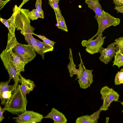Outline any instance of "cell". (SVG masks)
<instances>
[{
  "instance_id": "7c38bea8",
  "label": "cell",
  "mask_w": 123,
  "mask_h": 123,
  "mask_svg": "<svg viewBox=\"0 0 123 123\" xmlns=\"http://www.w3.org/2000/svg\"><path fill=\"white\" fill-rule=\"evenodd\" d=\"M19 75L21 80L20 88L24 96L26 97L27 94H29L33 90L35 85L33 81L24 78L21 74L20 72L19 73Z\"/></svg>"
},
{
  "instance_id": "6da1fadb",
  "label": "cell",
  "mask_w": 123,
  "mask_h": 123,
  "mask_svg": "<svg viewBox=\"0 0 123 123\" xmlns=\"http://www.w3.org/2000/svg\"><path fill=\"white\" fill-rule=\"evenodd\" d=\"M29 12L28 9H19L15 19L16 28L17 30H21L20 33L24 36L28 44L31 45L35 51L44 59L45 53L37 46L36 39L32 35L35 28L30 24V20L28 16Z\"/></svg>"
},
{
  "instance_id": "603a6c76",
  "label": "cell",
  "mask_w": 123,
  "mask_h": 123,
  "mask_svg": "<svg viewBox=\"0 0 123 123\" xmlns=\"http://www.w3.org/2000/svg\"><path fill=\"white\" fill-rule=\"evenodd\" d=\"M28 16V18L32 20H36L39 18L43 19L41 15L36 9H33L30 12Z\"/></svg>"
},
{
  "instance_id": "f546056e",
  "label": "cell",
  "mask_w": 123,
  "mask_h": 123,
  "mask_svg": "<svg viewBox=\"0 0 123 123\" xmlns=\"http://www.w3.org/2000/svg\"><path fill=\"white\" fill-rule=\"evenodd\" d=\"M115 6L119 7L123 5V0H113Z\"/></svg>"
},
{
  "instance_id": "8992f818",
  "label": "cell",
  "mask_w": 123,
  "mask_h": 123,
  "mask_svg": "<svg viewBox=\"0 0 123 123\" xmlns=\"http://www.w3.org/2000/svg\"><path fill=\"white\" fill-rule=\"evenodd\" d=\"M100 93L101 99L103 101L102 110L106 111L108 109L111 103L113 101H118L119 95L112 88H110L107 86L103 87L101 89Z\"/></svg>"
},
{
  "instance_id": "7402d4cb",
  "label": "cell",
  "mask_w": 123,
  "mask_h": 123,
  "mask_svg": "<svg viewBox=\"0 0 123 123\" xmlns=\"http://www.w3.org/2000/svg\"><path fill=\"white\" fill-rule=\"evenodd\" d=\"M93 70H89L86 69L84 64L83 65V74L88 80L90 85L93 83V75L92 72Z\"/></svg>"
},
{
  "instance_id": "ffe728a7",
  "label": "cell",
  "mask_w": 123,
  "mask_h": 123,
  "mask_svg": "<svg viewBox=\"0 0 123 123\" xmlns=\"http://www.w3.org/2000/svg\"><path fill=\"white\" fill-rule=\"evenodd\" d=\"M114 60L113 62V66L116 65L119 68L123 66V54L119 50H117L114 56Z\"/></svg>"
},
{
  "instance_id": "52a82bcc",
  "label": "cell",
  "mask_w": 123,
  "mask_h": 123,
  "mask_svg": "<svg viewBox=\"0 0 123 123\" xmlns=\"http://www.w3.org/2000/svg\"><path fill=\"white\" fill-rule=\"evenodd\" d=\"M42 114L32 111H26L24 113L13 117L17 123H36L41 122L43 118Z\"/></svg>"
},
{
  "instance_id": "836d02e7",
  "label": "cell",
  "mask_w": 123,
  "mask_h": 123,
  "mask_svg": "<svg viewBox=\"0 0 123 123\" xmlns=\"http://www.w3.org/2000/svg\"><path fill=\"white\" fill-rule=\"evenodd\" d=\"M29 0H23L22 2L21 3V4L18 7L20 8H21V7L25 3L27 2Z\"/></svg>"
},
{
  "instance_id": "ac0fdd59",
  "label": "cell",
  "mask_w": 123,
  "mask_h": 123,
  "mask_svg": "<svg viewBox=\"0 0 123 123\" xmlns=\"http://www.w3.org/2000/svg\"><path fill=\"white\" fill-rule=\"evenodd\" d=\"M55 15L58 28L66 32H68L67 25L63 16L61 12L54 10Z\"/></svg>"
},
{
  "instance_id": "7a4b0ae2",
  "label": "cell",
  "mask_w": 123,
  "mask_h": 123,
  "mask_svg": "<svg viewBox=\"0 0 123 123\" xmlns=\"http://www.w3.org/2000/svg\"><path fill=\"white\" fill-rule=\"evenodd\" d=\"M27 103L19 84L10 99L6 111L13 115L21 114L26 111Z\"/></svg>"
},
{
  "instance_id": "9c48e42d",
  "label": "cell",
  "mask_w": 123,
  "mask_h": 123,
  "mask_svg": "<svg viewBox=\"0 0 123 123\" xmlns=\"http://www.w3.org/2000/svg\"><path fill=\"white\" fill-rule=\"evenodd\" d=\"M11 80L9 78L8 81L0 82V98L1 104L2 105H6L7 100L11 98L18 87L14 84L9 85Z\"/></svg>"
},
{
  "instance_id": "5b68a950",
  "label": "cell",
  "mask_w": 123,
  "mask_h": 123,
  "mask_svg": "<svg viewBox=\"0 0 123 123\" xmlns=\"http://www.w3.org/2000/svg\"><path fill=\"white\" fill-rule=\"evenodd\" d=\"M14 53L26 64L32 60L36 55V53L30 45L20 43L12 49Z\"/></svg>"
},
{
  "instance_id": "5bb4252c",
  "label": "cell",
  "mask_w": 123,
  "mask_h": 123,
  "mask_svg": "<svg viewBox=\"0 0 123 123\" xmlns=\"http://www.w3.org/2000/svg\"><path fill=\"white\" fill-rule=\"evenodd\" d=\"M43 118H49L53 119L54 123H66L67 120L62 113L53 108L51 111Z\"/></svg>"
},
{
  "instance_id": "4dcf8cb0",
  "label": "cell",
  "mask_w": 123,
  "mask_h": 123,
  "mask_svg": "<svg viewBox=\"0 0 123 123\" xmlns=\"http://www.w3.org/2000/svg\"><path fill=\"white\" fill-rule=\"evenodd\" d=\"M0 22L6 27L8 29L9 27V24L8 20L1 18H0Z\"/></svg>"
},
{
  "instance_id": "4316f807",
  "label": "cell",
  "mask_w": 123,
  "mask_h": 123,
  "mask_svg": "<svg viewBox=\"0 0 123 123\" xmlns=\"http://www.w3.org/2000/svg\"><path fill=\"white\" fill-rule=\"evenodd\" d=\"M32 34L41 39L45 43L52 47H53L54 46L55 44L56 43V42H54V41L47 39L44 36L37 35L34 33H33Z\"/></svg>"
},
{
  "instance_id": "9a60e30c",
  "label": "cell",
  "mask_w": 123,
  "mask_h": 123,
  "mask_svg": "<svg viewBox=\"0 0 123 123\" xmlns=\"http://www.w3.org/2000/svg\"><path fill=\"white\" fill-rule=\"evenodd\" d=\"M102 106L96 112L89 116L86 115L78 117L76 120V123H97L99 114L102 110Z\"/></svg>"
},
{
  "instance_id": "83f0119b",
  "label": "cell",
  "mask_w": 123,
  "mask_h": 123,
  "mask_svg": "<svg viewBox=\"0 0 123 123\" xmlns=\"http://www.w3.org/2000/svg\"><path fill=\"white\" fill-rule=\"evenodd\" d=\"M42 2L41 0H36L35 4L36 9L42 16L43 19L44 18V12L42 8Z\"/></svg>"
},
{
  "instance_id": "1f68e13d",
  "label": "cell",
  "mask_w": 123,
  "mask_h": 123,
  "mask_svg": "<svg viewBox=\"0 0 123 123\" xmlns=\"http://www.w3.org/2000/svg\"><path fill=\"white\" fill-rule=\"evenodd\" d=\"M11 0H0V10L9 1Z\"/></svg>"
},
{
  "instance_id": "484cf974",
  "label": "cell",
  "mask_w": 123,
  "mask_h": 123,
  "mask_svg": "<svg viewBox=\"0 0 123 123\" xmlns=\"http://www.w3.org/2000/svg\"><path fill=\"white\" fill-rule=\"evenodd\" d=\"M49 4L54 10L61 12L58 5L59 0H48Z\"/></svg>"
},
{
  "instance_id": "3957f363",
  "label": "cell",
  "mask_w": 123,
  "mask_h": 123,
  "mask_svg": "<svg viewBox=\"0 0 123 123\" xmlns=\"http://www.w3.org/2000/svg\"><path fill=\"white\" fill-rule=\"evenodd\" d=\"M0 57L9 75V78L12 79L14 82V84L17 87L21 80L19 77V73L16 69L13 63V58L10 50L6 49L1 53Z\"/></svg>"
},
{
  "instance_id": "30bf717a",
  "label": "cell",
  "mask_w": 123,
  "mask_h": 123,
  "mask_svg": "<svg viewBox=\"0 0 123 123\" xmlns=\"http://www.w3.org/2000/svg\"><path fill=\"white\" fill-rule=\"evenodd\" d=\"M20 9L16 5H15L13 8V13L11 17L8 19L9 24V27L8 29L9 32L8 35L7 43L10 44H15L18 42L16 40L15 34V30L16 28L15 19Z\"/></svg>"
},
{
  "instance_id": "f1b7e54d",
  "label": "cell",
  "mask_w": 123,
  "mask_h": 123,
  "mask_svg": "<svg viewBox=\"0 0 123 123\" xmlns=\"http://www.w3.org/2000/svg\"><path fill=\"white\" fill-rule=\"evenodd\" d=\"M11 98H9L7 101L6 103L4 108H2L1 106H0V122H1L3 120V119L4 118V117L3 116V114L5 111H6L8 105V102Z\"/></svg>"
},
{
  "instance_id": "2e32d148",
  "label": "cell",
  "mask_w": 123,
  "mask_h": 123,
  "mask_svg": "<svg viewBox=\"0 0 123 123\" xmlns=\"http://www.w3.org/2000/svg\"><path fill=\"white\" fill-rule=\"evenodd\" d=\"M85 3L90 9L93 10L95 15L94 18L96 20L101 16L103 11L102 8L98 0H85Z\"/></svg>"
},
{
  "instance_id": "277c9868",
  "label": "cell",
  "mask_w": 123,
  "mask_h": 123,
  "mask_svg": "<svg viewBox=\"0 0 123 123\" xmlns=\"http://www.w3.org/2000/svg\"><path fill=\"white\" fill-rule=\"evenodd\" d=\"M96 20L98 25V31L96 34L88 41L92 40L97 36L102 34L105 29L110 26H115L119 25L120 22L119 18L114 17L104 10L101 16Z\"/></svg>"
},
{
  "instance_id": "cb8c5ba5",
  "label": "cell",
  "mask_w": 123,
  "mask_h": 123,
  "mask_svg": "<svg viewBox=\"0 0 123 123\" xmlns=\"http://www.w3.org/2000/svg\"><path fill=\"white\" fill-rule=\"evenodd\" d=\"M114 82L116 85L123 84V68L122 69L119 71H118L116 74Z\"/></svg>"
},
{
  "instance_id": "e0dca14e",
  "label": "cell",
  "mask_w": 123,
  "mask_h": 123,
  "mask_svg": "<svg viewBox=\"0 0 123 123\" xmlns=\"http://www.w3.org/2000/svg\"><path fill=\"white\" fill-rule=\"evenodd\" d=\"M10 51L12 57L13 64L17 71L19 73L24 72V67L26 64L14 53L12 49L10 50Z\"/></svg>"
},
{
  "instance_id": "d6986e66",
  "label": "cell",
  "mask_w": 123,
  "mask_h": 123,
  "mask_svg": "<svg viewBox=\"0 0 123 123\" xmlns=\"http://www.w3.org/2000/svg\"><path fill=\"white\" fill-rule=\"evenodd\" d=\"M69 58L70 60V62L69 64L68 65L67 68L70 74V76L72 77L75 74L77 69L76 68V66L74 62L72 50L70 48L69 49Z\"/></svg>"
},
{
  "instance_id": "8fae6325",
  "label": "cell",
  "mask_w": 123,
  "mask_h": 123,
  "mask_svg": "<svg viewBox=\"0 0 123 123\" xmlns=\"http://www.w3.org/2000/svg\"><path fill=\"white\" fill-rule=\"evenodd\" d=\"M116 44L114 42L109 45L106 48L102 47L100 48L98 53L101 54L99 58L100 61L107 64L112 59L116 53L115 47Z\"/></svg>"
},
{
  "instance_id": "44dd1931",
  "label": "cell",
  "mask_w": 123,
  "mask_h": 123,
  "mask_svg": "<svg viewBox=\"0 0 123 123\" xmlns=\"http://www.w3.org/2000/svg\"><path fill=\"white\" fill-rule=\"evenodd\" d=\"M37 45L39 49L43 53L53 50L54 47L48 45L44 42H42L36 39Z\"/></svg>"
},
{
  "instance_id": "d6a6232c",
  "label": "cell",
  "mask_w": 123,
  "mask_h": 123,
  "mask_svg": "<svg viewBox=\"0 0 123 123\" xmlns=\"http://www.w3.org/2000/svg\"><path fill=\"white\" fill-rule=\"evenodd\" d=\"M114 9L117 11V13H123V5L119 7L115 6Z\"/></svg>"
},
{
  "instance_id": "e575fe53",
  "label": "cell",
  "mask_w": 123,
  "mask_h": 123,
  "mask_svg": "<svg viewBox=\"0 0 123 123\" xmlns=\"http://www.w3.org/2000/svg\"><path fill=\"white\" fill-rule=\"evenodd\" d=\"M109 120V117H107L106 118V123H107L108 122Z\"/></svg>"
},
{
  "instance_id": "ba28073f",
  "label": "cell",
  "mask_w": 123,
  "mask_h": 123,
  "mask_svg": "<svg viewBox=\"0 0 123 123\" xmlns=\"http://www.w3.org/2000/svg\"><path fill=\"white\" fill-rule=\"evenodd\" d=\"M103 34L98 35L96 39L90 41L84 40H82L81 44L86 47V52L90 54L93 55L98 53L100 48L103 45L106 37H102Z\"/></svg>"
},
{
  "instance_id": "d590c367",
  "label": "cell",
  "mask_w": 123,
  "mask_h": 123,
  "mask_svg": "<svg viewBox=\"0 0 123 123\" xmlns=\"http://www.w3.org/2000/svg\"><path fill=\"white\" fill-rule=\"evenodd\" d=\"M121 104H122L123 105V101L122 102H120ZM122 112H123V110L122 111Z\"/></svg>"
},
{
  "instance_id": "d4e9b609",
  "label": "cell",
  "mask_w": 123,
  "mask_h": 123,
  "mask_svg": "<svg viewBox=\"0 0 123 123\" xmlns=\"http://www.w3.org/2000/svg\"><path fill=\"white\" fill-rule=\"evenodd\" d=\"M115 41L116 43L115 47L116 50H119L123 54V37L116 39Z\"/></svg>"
},
{
  "instance_id": "4fadbf2b",
  "label": "cell",
  "mask_w": 123,
  "mask_h": 123,
  "mask_svg": "<svg viewBox=\"0 0 123 123\" xmlns=\"http://www.w3.org/2000/svg\"><path fill=\"white\" fill-rule=\"evenodd\" d=\"M79 54L80 58V62L78 65L79 68L77 69L75 74L77 75V76L75 80L78 79V81L81 88L86 89L90 87L91 85L87 80L83 74V63L82 62L80 54L79 52Z\"/></svg>"
}]
</instances>
